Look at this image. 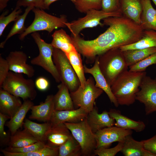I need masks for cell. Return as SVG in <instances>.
I'll return each instance as SVG.
<instances>
[{"mask_svg": "<svg viewBox=\"0 0 156 156\" xmlns=\"http://www.w3.org/2000/svg\"><path fill=\"white\" fill-rule=\"evenodd\" d=\"M107 29L95 39L86 40L79 35L71 36L78 51L88 64L94 62L96 57L108 50L129 45L140 40L144 30L139 24L123 16L109 17L103 20Z\"/></svg>", "mask_w": 156, "mask_h": 156, "instance_id": "obj_1", "label": "cell"}, {"mask_svg": "<svg viewBox=\"0 0 156 156\" xmlns=\"http://www.w3.org/2000/svg\"><path fill=\"white\" fill-rule=\"evenodd\" d=\"M146 75L145 71L134 72L127 70L117 78L111 88L119 105L129 106L134 103L142 81Z\"/></svg>", "mask_w": 156, "mask_h": 156, "instance_id": "obj_2", "label": "cell"}, {"mask_svg": "<svg viewBox=\"0 0 156 156\" xmlns=\"http://www.w3.org/2000/svg\"><path fill=\"white\" fill-rule=\"evenodd\" d=\"M98 57L100 70L110 86L122 73L128 70L129 67L119 48L109 50Z\"/></svg>", "mask_w": 156, "mask_h": 156, "instance_id": "obj_3", "label": "cell"}, {"mask_svg": "<svg viewBox=\"0 0 156 156\" xmlns=\"http://www.w3.org/2000/svg\"><path fill=\"white\" fill-rule=\"evenodd\" d=\"M35 17L31 24L20 34L19 38L22 40L28 35L41 31H46L49 33L54 29L66 27L67 22L66 16L62 15L60 17L49 14L43 10L34 8L32 10Z\"/></svg>", "mask_w": 156, "mask_h": 156, "instance_id": "obj_4", "label": "cell"}, {"mask_svg": "<svg viewBox=\"0 0 156 156\" xmlns=\"http://www.w3.org/2000/svg\"><path fill=\"white\" fill-rule=\"evenodd\" d=\"M1 88L24 101L34 100L37 95L33 80L25 78L22 73L11 71L3 82Z\"/></svg>", "mask_w": 156, "mask_h": 156, "instance_id": "obj_5", "label": "cell"}, {"mask_svg": "<svg viewBox=\"0 0 156 156\" xmlns=\"http://www.w3.org/2000/svg\"><path fill=\"white\" fill-rule=\"evenodd\" d=\"M64 123L80 144L82 155L94 156V152L97 146L96 136L88 125L86 117L77 123Z\"/></svg>", "mask_w": 156, "mask_h": 156, "instance_id": "obj_6", "label": "cell"}, {"mask_svg": "<svg viewBox=\"0 0 156 156\" xmlns=\"http://www.w3.org/2000/svg\"><path fill=\"white\" fill-rule=\"evenodd\" d=\"M31 35L37 44L39 52L38 56L31 60V64L42 67L51 75L56 82H61L60 75L53 60V47L51 43H47L42 39L39 33L33 32Z\"/></svg>", "mask_w": 156, "mask_h": 156, "instance_id": "obj_7", "label": "cell"}, {"mask_svg": "<svg viewBox=\"0 0 156 156\" xmlns=\"http://www.w3.org/2000/svg\"><path fill=\"white\" fill-rule=\"evenodd\" d=\"M53 59L60 75L61 82L66 86L70 92L76 91L80 85V83L65 53L53 47Z\"/></svg>", "mask_w": 156, "mask_h": 156, "instance_id": "obj_8", "label": "cell"}, {"mask_svg": "<svg viewBox=\"0 0 156 156\" xmlns=\"http://www.w3.org/2000/svg\"><path fill=\"white\" fill-rule=\"evenodd\" d=\"M94 80L90 77L83 87L80 85L76 91L70 93L74 105L83 109L88 113L93 109L96 100L103 92L96 86Z\"/></svg>", "mask_w": 156, "mask_h": 156, "instance_id": "obj_9", "label": "cell"}, {"mask_svg": "<svg viewBox=\"0 0 156 156\" xmlns=\"http://www.w3.org/2000/svg\"><path fill=\"white\" fill-rule=\"evenodd\" d=\"M86 15L83 17L70 22H67L66 25L71 33L72 36H76L83 29L92 28L98 25L103 26V23L101 22L103 19L113 16H122L120 11L112 12H107L102 10L92 9L88 11Z\"/></svg>", "mask_w": 156, "mask_h": 156, "instance_id": "obj_10", "label": "cell"}, {"mask_svg": "<svg viewBox=\"0 0 156 156\" xmlns=\"http://www.w3.org/2000/svg\"><path fill=\"white\" fill-rule=\"evenodd\" d=\"M136 100L143 104L146 115L156 112V77L145 76L136 94Z\"/></svg>", "mask_w": 156, "mask_h": 156, "instance_id": "obj_11", "label": "cell"}, {"mask_svg": "<svg viewBox=\"0 0 156 156\" xmlns=\"http://www.w3.org/2000/svg\"><path fill=\"white\" fill-rule=\"evenodd\" d=\"M132 133V130L115 126L103 128L95 133L97 141L96 149L108 148L114 142H123L127 136Z\"/></svg>", "mask_w": 156, "mask_h": 156, "instance_id": "obj_12", "label": "cell"}, {"mask_svg": "<svg viewBox=\"0 0 156 156\" xmlns=\"http://www.w3.org/2000/svg\"><path fill=\"white\" fill-rule=\"evenodd\" d=\"M5 59L8 62L10 71L25 74L29 78L34 76V68L27 63V56L23 51H11Z\"/></svg>", "mask_w": 156, "mask_h": 156, "instance_id": "obj_13", "label": "cell"}, {"mask_svg": "<svg viewBox=\"0 0 156 156\" xmlns=\"http://www.w3.org/2000/svg\"><path fill=\"white\" fill-rule=\"evenodd\" d=\"M84 68L85 73L90 74L93 76L96 82V86L103 90L107 95L110 102L116 107H118L119 105L112 93L111 86L100 70L98 56L96 57L94 65L92 68H88L84 65Z\"/></svg>", "mask_w": 156, "mask_h": 156, "instance_id": "obj_14", "label": "cell"}, {"mask_svg": "<svg viewBox=\"0 0 156 156\" xmlns=\"http://www.w3.org/2000/svg\"><path fill=\"white\" fill-rule=\"evenodd\" d=\"M86 119L88 125L94 133L105 128L114 126L115 122V120L110 116L108 112L105 110L99 114L96 106L88 113Z\"/></svg>", "mask_w": 156, "mask_h": 156, "instance_id": "obj_15", "label": "cell"}, {"mask_svg": "<svg viewBox=\"0 0 156 156\" xmlns=\"http://www.w3.org/2000/svg\"><path fill=\"white\" fill-rule=\"evenodd\" d=\"M88 114V112L81 107L69 110H55L49 122L52 125L66 122L77 123L84 119Z\"/></svg>", "mask_w": 156, "mask_h": 156, "instance_id": "obj_16", "label": "cell"}, {"mask_svg": "<svg viewBox=\"0 0 156 156\" xmlns=\"http://www.w3.org/2000/svg\"><path fill=\"white\" fill-rule=\"evenodd\" d=\"M54 96L53 94L49 95L44 102L38 105L32 106L29 118L44 122H49L55 110Z\"/></svg>", "mask_w": 156, "mask_h": 156, "instance_id": "obj_17", "label": "cell"}, {"mask_svg": "<svg viewBox=\"0 0 156 156\" xmlns=\"http://www.w3.org/2000/svg\"><path fill=\"white\" fill-rule=\"evenodd\" d=\"M70 130L64 123L52 125L47 133L46 144L53 147H59L72 135Z\"/></svg>", "mask_w": 156, "mask_h": 156, "instance_id": "obj_18", "label": "cell"}, {"mask_svg": "<svg viewBox=\"0 0 156 156\" xmlns=\"http://www.w3.org/2000/svg\"><path fill=\"white\" fill-rule=\"evenodd\" d=\"M22 104L20 97L11 94L2 88L0 89V112L8 116L10 119Z\"/></svg>", "mask_w": 156, "mask_h": 156, "instance_id": "obj_19", "label": "cell"}, {"mask_svg": "<svg viewBox=\"0 0 156 156\" xmlns=\"http://www.w3.org/2000/svg\"><path fill=\"white\" fill-rule=\"evenodd\" d=\"M110 116L115 120L116 126L124 129L134 130L138 132L143 131L146 126L142 121H135L121 114L120 111L112 109L108 112Z\"/></svg>", "mask_w": 156, "mask_h": 156, "instance_id": "obj_20", "label": "cell"}, {"mask_svg": "<svg viewBox=\"0 0 156 156\" xmlns=\"http://www.w3.org/2000/svg\"><path fill=\"white\" fill-rule=\"evenodd\" d=\"M120 10L122 16L140 25L142 11L141 0H122Z\"/></svg>", "mask_w": 156, "mask_h": 156, "instance_id": "obj_21", "label": "cell"}, {"mask_svg": "<svg viewBox=\"0 0 156 156\" xmlns=\"http://www.w3.org/2000/svg\"><path fill=\"white\" fill-rule=\"evenodd\" d=\"M142 11L140 25L144 30L156 31V10L152 5L151 0H141Z\"/></svg>", "mask_w": 156, "mask_h": 156, "instance_id": "obj_22", "label": "cell"}, {"mask_svg": "<svg viewBox=\"0 0 156 156\" xmlns=\"http://www.w3.org/2000/svg\"><path fill=\"white\" fill-rule=\"evenodd\" d=\"M34 105L29 99L24 100L21 106L13 116L5 124L9 129L11 135H13L23 125L24 120L28 112Z\"/></svg>", "mask_w": 156, "mask_h": 156, "instance_id": "obj_23", "label": "cell"}, {"mask_svg": "<svg viewBox=\"0 0 156 156\" xmlns=\"http://www.w3.org/2000/svg\"><path fill=\"white\" fill-rule=\"evenodd\" d=\"M58 91L54 95L55 110H69L74 109V105L69 90L66 86L61 82L57 86Z\"/></svg>", "mask_w": 156, "mask_h": 156, "instance_id": "obj_24", "label": "cell"}, {"mask_svg": "<svg viewBox=\"0 0 156 156\" xmlns=\"http://www.w3.org/2000/svg\"><path fill=\"white\" fill-rule=\"evenodd\" d=\"M51 43L53 47L59 49L65 54L75 50V47L71 37L63 29L55 31L52 35Z\"/></svg>", "mask_w": 156, "mask_h": 156, "instance_id": "obj_25", "label": "cell"}, {"mask_svg": "<svg viewBox=\"0 0 156 156\" xmlns=\"http://www.w3.org/2000/svg\"><path fill=\"white\" fill-rule=\"evenodd\" d=\"M23 126L24 129L39 141L45 143L47 134L52 125L50 122L39 124L26 119L23 122Z\"/></svg>", "mask_w": 156, "mask_h": 156, "instance_id": "obj_26", "label": "cell"}, {"mask_svg": "<svg viewBox=\"0 0 156 156\" xmlns=\"http://www.w3.org/2000/svg\"><path fill=\"white\" fill-rule=\"evenodd\" d=\"M156 47V31L144 30L141 39L134 43L122 46L119 48L122 51Z\"/></svg>", "mask_w": 156, "mask_h": 156, "instance_id": "obj_27", "label": "cell"}, {"mask_svg": "<svg viewBox=\"0 0 156 156\" xmlns=\"http://www.w3.org/2000/svg\"><path fill=\"white\" fill-rule=\"evenodd\" d=\"M122 51L126 62L129 67L156 53V47L129 50Z\"/></svg>", "mask_w": 156, "mask_h": 156, "instance_id": "obj_28", "label": "cell"}, {"mask_svg": "<svg viewBox=\"0 0 156 156\" xmlns=\"http://www.w3.org/2000/svg\"><path fill=\"white\" fill-rule=\"evenodd\" d=\"M145 149L143 141L136 140L131 135L125 137L120 152L125 156H143Z\"/></svg>", "mask_w": 156, "mask_h": 156, "instance_id": "obj_29", "label": "cell"}, {"mask_svg": "<svg viewBox=\"0 0 156 156\" xmlns=\"http://www.w3.org/2000/svg\"><path fill=\"white\" fill-rule=\"evenodd\" d=\"M38 141L24 128L22 130H18L13 135H11L8 144L10 146L20 148L30 145Z\"/></svg>", "mask_w": 156, "mask_h": 156, "instance_id": "obj_30", "label": "cell"}, {"mask_svg": "<svg viewBox=\"0 0 156 156\" xmlns=\"http://www.w3.org/2000/svg\"><path fill=\"white\" fill-rule=\"evenodd\" d=\"M65 54L79 79L80 86L83 87L87 80L85 75L84 65L83 64L81 54L77 49Z\"/></svg>", "mask_w": 156, "mask_h": 156, "instance_id": "obj_31", "label": "cell"}, {"mask_svg": "<svg viewBox=\"0 0 156 156\" xmlns=\"http://www.w3.org/2000/svg\"><path fill=\"white\" fill-rule=\"evenodd\" d=\"M35 8L30 6L27 7L24 13L19 15L16 20L10 31L8 34L5 39L0 44V47L3 48L7 41L11 37L17 34H21L25 30L26 28L25 26V23L27 15L29 12Z\"/></svg>", "mask_w": 156, "mask_h": 156, "instance_id": "obj_32", "label": "cell"}, {"mask_svg": "<svg viewBox=\"0 0 156 156\" xmlns=\"http://www.w3.org/2000/svg\"><path fill=\"white\" fill-rule=\"evenodd\" d=\"M81 155V147L72 135L59 147L58 156H80Z\"/></svg>", "mask_w": 156, "mask_h": 156, "instance_id": "obj_33", "label": "cell"}, {"mask_svg": "<svg viewBox=\"0 0 156 156\" xmlns=\"http://www.w3.org/2000/svg\"><path fill=\"white\" fill-rule=\"evenodd\" d=\"M1 150L5 156H57L59 147H53L47 145L42 148L26 153H12L4 149Z\"/></svg>", "mask_w": 156, "mask_h": 156, "instance_id": "obj_34", "label": "cell"}, {"mask_svg": "<svg viewBox=\"0 0 156 156\" xmlns=\"http://www.w3.org/2000/svg\"><path fill=\"white\" fill-rule=\"evenodd\" d=\"M102 0H79L73 3L79 12L86 13L88 10L102 9Z\"/></svg>", "mask_w": 156, "mask_h": 156, "instance_id": "obj_35", "label": "cell"}, {"mask_svg": "<svg viewBox=\"0 0 156 156\" xmlns=\"http://www.w3.org/2000/svg\"><path fill=\"white\" fill-rule=\"evenodd\" d=\"M22 11L20 7L16 6L14 9L9 14L5 16L8 12L7 10L0 16V36H1L7 26L12 21H15Z\"/></svg>", "mask_w": 156, "mask_h": 156, "instance_id": "obj_36", "label": "cell"}, {"mask_svg": "<svg viewBox=\"0 0 156 156\" xmlns=\"http://www.w3.org/2000/svg\"><path fill=\"white\" fill-rule=\"evenodd\" d=\"M155 64H156V53L129 66V70L134 72L145 71L149 66Z\"/></svg>", "mask_w": 156, "mask_h": 156, "instance_id": "obj_37", "label": "cell"}, {"mask_svg": "<svg viewBox=\"0 0 156 156\" xmlns=\"http://www.w3.org/2000/svg\"><path fill=\"white\" fill-rule=\"evenodd\" d=\"M46 145L45 143L38 141L30 145L20 148L8 146L4 150L12 153H26L42 148Z\"/></svg>", "mask_w": 156, "mask_h": 156, "instance_id": "obj_38", "label": "cell"}, {"mask_svg": "<svg viewBox=\"0 0 156 156\" xmlns=\"http://www.w3.org/2000/svg\"><path fill=\"white\" fill-rule=\"evenodd\" d=\"M123 141L118 142L115 147L111 148H107L102 149H96L94 152V156H114L120 151L123 146Z\"/></svg>", "mask_w": 156, "mask_h": 156, "instance_id": "obj_39", "label": "cell"}, {"mask_svg": "<svg viewBox=\"0 0 156 156\" xmlns=\"http://www.w3.org/2000/svg\"><path fill=\"white\" fill-rule=\"evenodd\" d=\"M122 0H102V9L107 12L120 11Z\"/></svg>", "mask_w": 156, "mask_h": 156, "instance_id": "obj_40", "label": "cell"}, {"mask_svg": "<svg viewBox=\"0 0 156 156\" xmlns=\"http://www.w3.org/2000/svg\"><path fill=\"white\" fill-rule=\"evenodd\" d=\"M34 6L35 8L42 10H45L44 0H18L16 6L27 7Z\"/></svg>", "mask_w": 156, "mask_h": 156, "instance_id": "obj_41", "label": "cell"}, {"mask_svg": "<svg viewBox=\"0 0 156 156\" xmlns=\"http://www.w3.org/2000/svg\"><path fill=\"white\" fill-rule=\"evenodd\" d=\"M9 66L6 59L0 55V89L9 72Z\"/></svg>", "mask_w": 156, "mask_h": 156, "instance_id": "obj_42", "label": "cell"}, {"mask_svg": "<svg viewBox=\"0 0 156 156\" xmlns=\"http://www.w3.org/2000/svg\"><path fill=\"white\" fill-rule=\"evenodd\" d=\"M10 118L0 112V140L1 143H6L8 139L7 135L4 131V126L6 121Z\"/></svg>", "mask_w": 156, "mask_h": 156, "instance_id": "obj_43", "label": "cell"}, {"mask_svg": "<svg viewBox=\"0 0 156 156\" xmlns=\"http://www.w3.org/2000/svg\"><path fill=\"white\" fill-rule=\"evenodd\" d=\"M143 141L144 148L156 156V134L152 138Z\"/></svg>", "mask_w": 156, "mask_h": 156, "instance_id": "obj_44", "label": "cell"}, {"mask_svg": "<svg viewBox=\"0 0 156 156\" xmlns=\"http://www.w3.org/2000/svg\"><path fill=\"white\" fill-rule=\"evenodd\" d=\"M35 86L39 90L42 91H45L48 89L49 86L48 80L43 77H40L36 80Z\"/></svg>", "mask_w": 156, "mask_h": 156, "instance_id": "obj_45", "label": "cell"}, {"mask_svg": "<svg viewBox=\"0 0 156 156\" xmlns=\"http://www.w3.org/2000/svg\"><path fill=\"white\" fill-rule=\"evenodd\" d=\"M58 0H44V4L46 9H48L50 5Z\"/></svg>", "mask_w": 156, "mask_h": 156, "instance_id": "obj_46", "label": "cell"}, {"mask_svg": "<svg viewBox=\"0 0 156 156\" xmlns=\"http://www.w3.org/2000/svg\"><path fill=\"white\" fill-rule=\"evenodd\" d=\"M8 2L7 0H0V10L2 11L7 5Z\"/></svg>", "mask_w": 156, "mask_h": 156, "instance_id": "obj_47", "label": "cell"}, {"mask_svg": "<svg viewBox=\"0 0 156 156\" xmlns=\"http://www.w3.org/2000/svg\"><path fill=\"white\" fill-rule=\"evenodd\" d=\"M154 3V4H155V5L156 6V0H151Z\"/></svg>", "mask_w": 156, "mask_h": 156, "instance_id": "obj_48", "label": "cell"}, {"mask_svg": "<svg viewBox=\"0 0 156 156\" xmlns=\"http://www.w3.org/2000/svg\"><path fill=\"white\" fill-rule=\"evenodd\" d=\"M70 0L71 1H72L73 3H74V2H75V1H78V0Z\"/></svg>", "mask_w": 156, "mask_h": 156, "instance_id": "obj_49", "label": "cell"}, {"mask_svg": "<svg viewBox=\"0 0 156 156\" xmlns=\"http://www.w3.org/2000/svg\"><path fill=\"white\" fill-rule=\"evenodd\" d=\"M8 2L10 0H7Z\"/></svg>", "mask_w": 156, "mask_h": 156, "instance_id": "obj_50", "label": "cell"}]
</instances>
